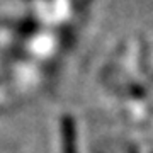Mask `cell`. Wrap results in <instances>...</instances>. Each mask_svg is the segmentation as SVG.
<instances>
[{
  "instance_id": "obj_1",
  "label": "cell",
  "mask_w": 153,
  "mask_h": 153,
  "mask_svg": "<svg viewBox=\"0 0 153 153\" xmlns=\"http://www.w3.org/2000/svg\"><path fill=\"white\" fill-rule=\"evenodd\" d=\"M63 140H65V153H76L75 148V128L70 117L63 119Z\"/></svg>"
}]
</instances>
